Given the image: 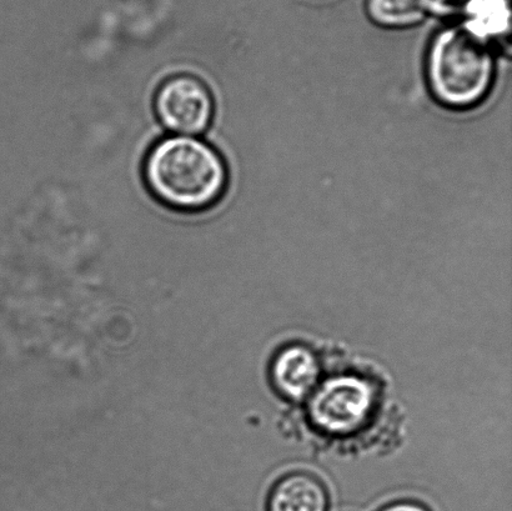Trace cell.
<instances>
[{"label": "cell", "mask_w": 512, "mask_h": 511, "mask_svg": "<svg viewBox=\"0 0 512 511\" xmlns=\"http://www.w3.org/2000/svg\"><path fill=\"white\" fill-rule=\"evenodd\" d=\"M324 485L309 474L296 473L281 479L271 490L268 511H328Z\"/></svg>", "instance_id": "8992f818"}, {"label": "cell", "mask_w": 512, "mask_h": 511, "mask_svg": "<svg viewBox=\"0 0 512 511\" xmlns=\"http://www.w3.org/2000/svg\"><path fill=\"white\" fill-rule=\"evenodd\" d=\"M143 175L153 197L180 213L212 209L229 185L223 155L205 140L184 135L158 140L145 157Z\"/></svg>", "instance_id": "6da1fadb"}, {"label": "cell", "mask_w": 512, "mask_h": 511, "mask_svg": "<svg viewBox=\"0 0 512 511\" xmlns=\"http://www.w3.org/2000/svg\"><path fill=\"white\" fill-rule=\"evenodd\" d=\"M379 511H430L428 508L423 507V505L413 502H400L388 505Z\"/></svg>", "instance_id": "30bf717a"}, {"label": "cell", "mask_w": 512, "mask_h": 511, "mask_svg": "<svg viewBox=\"0 0 512 511\" xmlns=\"http://www.w3.org/2000/svg\"><path fill=\"white\" fill-rule=\"evenodd\" d=\"M154 108L165 129L184 137L203 134L212 124L215 113L208 85L189 74L165 80L155 94Z\"/></svg>", "instance_id": "277c9868"}, {"label": "cell", "mask_w": 512, "mask_h": 511, "mask_svg": "<svg viewBox=\"0 0 512 511\" xmlns=\"http://www.w3.org/2000/svg\"><path fill=\"white\" fill-rule=\"evenodd\" d=\"M493 45L463 25L440 30L431 40L426 57V82L436 102L445 108L478 107L495 82Z\"/></svg>", "instance_id": "7a4b0ae2"}, {"label": "cell", "mask_w": 512, "mask_h": 511, "mask_svg": "<svg viewBox=\"0 0 512 511\" xmlns=\"http://www.w3.org/2000/svg\"><path fill=\"white\" fill-rule=\"evenodd\" d=\"M425 13L434 14L436 17L450 18L463 13L469 0H419Z\"/></svg>", "instance_id": "9c48e42d"}, {"label": "cell", "mask_w": 512, "mask_h": 511, "mask_svg": "<svg viewBox=\"0 0 512 511\" xmlns=\"http://www.w3.org/2000/svg\"><path fill=\"white\" fill-rule=\"evenodd\" d=\"M375 392L366 380L353 375L325 380L310 395L309 415L325 433L346 435L363 428L375 407Z\"/></svg>", "instance_id": "3957f363"}, {"label": "cell", "mask_w": 512, "mask_h": 511, "mask_svg": "<svg viewBox=\"0 0 512 511\" xmlns=\"http://www.w3.org/2000/svg\"><path fill=\"white\" fill-rule=\"evenodd\" d=\"M461 15L464 19L461 25L490 44L510 33L509 0H469Z\"/></svg>", "instance_id": "52a82bcc"}, {"label": "cell", "mask_w": 512, "mask_h": 511, "mask_svg": "<svg viewBox=\"0 0 512 511\" xmlns=\"http://www.w3.org/2000/svg\"><path fill=\"white\" fill-rule=\"evenodd\" d=\"M320 374L318 358L303 345H290L280 350L271 365L275 388L293 400L309 398L319 385Z\"/></svg>", "instance_id": "5b68a950"}, {"label": "cell", "mask_w": 512, "mask_h": 511, "mask_svg": "<svg viewBox=\"0 0 512 511\" xmlns=\"http://www.w3.org/2000/svg\"><path fill=\"white\" fill-rule=\"evenodd\" d=\"M366 13L376 25L386 29L415 27L426 17L419 0H366Z\"/></svg>", "instance_id": "ba28073f"}]
</instances>
